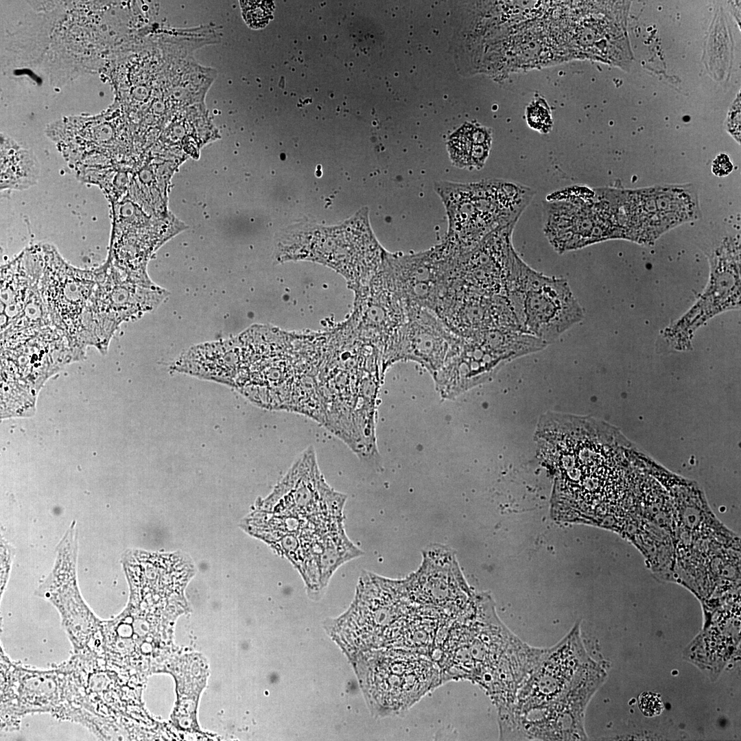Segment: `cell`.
<instances>
[{
	"instance_id": "6da1fadb",
	"label": "cell",
	"mask_w": 741,
	"mask_h": 741,
	"mask_svg": "<svg viewBox=\"0 0 741 741\" xmlns=\"http://www.w3.org/2000/svg\"><path fill=\"white\" fill-rule=\"evenodd\" d=\"M434 189L447 215L444 239L461 255L493 231L517 223L534 193L530 187L502 179L470 183L438 181Z\"/></svg>"
},
{
	"instance_id": "7a4b0ae2",
	"label": "cell",
	"mask_w": 741,
	"mask_h": 741,
	"mask_svg": "<svg viewBox=\"0 0 741 741\" xmlns=\"http://www.w3.org/2000/svg\"><path fill=\"white\" fill-rule=\"evenodd\" d=\"M506 296L521 329L549 344L584 318L567 281L550 277L516 255Z\"/></svg>"
},
{
	"instance_id": "3957f363",
	"label": "cell",
	"mask_w": 741,
	"mask_h": 741,
	"mask_svg": "<svg viewBox=\"0 0 741 741\" xmlns=\"http://www.w3.org/2000/svg\"><path fill=\"white\" fill-rule=\"evenodd\" d=\"M603 668L589 659L570 686L557 698L528 709L505 710L499 718L501 738L519 740H585L587 705L605 677Z\"/></svg>"
},
{
	"instance_id": "277c9868",
	"label": "cell",
	"mask_w": 741,
	"mask_h": 741,
	"mask_svg": "<svg viewBox=\"0 0 741 741\" xmlns=\"http://www.w3.org/2000/svg\"><path fill=\"white\" fill-rule=\"evenodd\" d=\"M709 260L706 289L692 307L663 332L662 338L672 349L690 350L698 327L716 315L740 307V239L725 238Z\"/></svg>"
},
{
	"instance_id": "5b68a950",
	"label": "cell",
	"mask_w": 741,
	"mask_h": 741,
	"mask_svg": "<svg viewBox=\"0 0 741 741\" xmlns=\"http://www.w3.org/2000/svg\"><path fill=\"white\" fill-rule=\"evenodd\" d=\"M454 260L440 244L418 253H386L384 263L408 318L423 309L434 312L449 283Z\"/></svg>"
},
{
	"instance_id": "8992f818",
	"label": "cell",
	"mask_w": 741,
	"mask_h": 741,
	"mask_svg": "<svg viewBox=\"0 0 741 741\" xmlns=\"http://www.w3.org/2000/svg\"><path fill=\"white\" fill-rule=\"evenodd\" d=\"M589 659L576 624L556 646L545 650L513 702L502 707L521 711L557 698L570 686Z\"/></svg>"
},
{
	"instance_id": "52a82bcc",
	"label": "cell",
	"mask_w": 741,
	"mask_h": 741,
	"mask_svg": "<svg viewBox=\"0 0 741 741\" xmlns=\"http://www.w3.org/2000/svg\"><path fill=\"white\" fill-rule=\"evenodd\" d=\"M517 223L499 228L454 263L449 281L485 296H506L517 254L512 235Z\"/></svg>"
},
{
	"instance_id": "ba28073f",
	"label": "cell",
	"mask_w": 741,
	"mask_h": 741,
	"mask_svg": "<svg viewBox=\"0 0 741 741\" xmlns=\"http://www.w3.org/2000/svg\"><path fill=\"white\" fill-rule=\"evenodd\" d=\"M460 342L434 313L423 309L401 328L393 355L416 357L434 366L444 355L454 354Z\"/></svg>"
},
{
	"instance_id": "9c48e42d",
	"label": "cell",
	"mask_w": 741,
	"mask_h": 741,
	"mask_svg": "<svg viewBox=\"0 0 741 741\" xmlns=\"http://www.w3.org/2000/svg\"><path fill=\"white\" fill-rule=\"evenodd\" d=\"M375 660L377 662L370 665L368 677H372V683L369 684L372 685V695L384 704L401 710L430 690V686L423 684L427 683L423 681V674L410 670L414 660L412 657L391 654Z\"/></svg>"
},
{
	"instance_id": "30bf717a",
	"label": "cell",
	"mask_w": 741,
	"mask_h": 741,
	"mask_svg": "<svg viewBox=\"0 0 741 741\" xmlns=\"http://www.w3.org/2000/svg\"><path fill=\"white\" fill-rule=\"evenodd\" d=\"M491 143L490 128L478 123H465L449 137V158L460 169H480L489 156Z\"/></svg>"
},
{
	"instance_id": "8fae6325",
	"label": "cell",
	"mask_w": 741,
	"mask_h": 741,
	"mask_svg": "<svg viewBox=\"0 0 741 741\" xmlns=\"http://www.w3.org/2000/svg\"><path fill=\"white\" fill-rule=\"evenodd\" d=\"M528 125L541 133H548L552 128L553 121L550 108L546 101L539 97L532 101L526 110Z\"/></svg>"
},
{
	"instance_id": "7c38bea8",
	"label": "cell",
	"mask_w": 741,
	"mask_h": 741,
	"mask_svg": "<svg viewBox=\"0 0 741 741\" xmlns=\"http://www.w3.org/2000/svg\"><path fill=\"white\" fill-rule=\"evenodd\" d=\"M243 16L252 28H261L269 21L273 12L272 2L263 1H241Z\"/></svg>"
},
{
	"instance_id": "4fadbf2b",
	"label": "cell",
	"mask_w": 741,
	"mask_h": 741,
	"mask_svg": "<svg viewBox=\"0 0 741 741\" xmlns=\"http://www.w3.org/2000/svg\"><path fill=\"white\" fill-rule=\"evenodd\" d=\"M639 707L646 716H655L663 709V703L654 693L642 694L639 698Z\"/></svg>"
},
{
	"instance_id": "5bb4252c",
	"label": "cell",
	"mask_w": 741,
	"mask_h": 741,
	"mask_svg": "<svg viewBox=\"0 0 741 741\" xmlns=\"http://www.w3.org/2000/svg\"><path fill=\"white\" fill-rule=\"evenodd\" d=\"M733 169V165L726 154H720L716 156L711 163V172L718 177L728 176Z\"/></svg>"
},
{
	"instance_id": "9a60e30c",
	"label": "cell",
	"mask_w": 741,
	"mask_h": 741,
	"mask_svg": "<svg viewBox=\"0 0 741 741\" xmlns=\"http://www.w3.org/2000/svg\"><path fill=\"white\" fill-rule=\"evenodd\" d=\"M119 633L122 636H128L130 633V630L128 626H123L119 629Z\"/></svg>"
}]
</instances>
